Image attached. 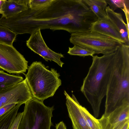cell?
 Masks as SVG:
<instances>
[{
	"instance_id": "cell-11",
	"label": "cell",
	"mask_w": 129,
	"mask_h": 129,
	"mask_svg": "<svg viewBox=\"0 0 129 129\" xmlns=\"http://www.w3.org/2000/svg\"><path fill=\"white\" fill-rule=\"evenodd\" d=\"M105 11L109 21L119 33L125 44L129 45V28L124 22L122 14L112 10L109 6L106 7Z\"/></svg>"
},
{
	"instance_id": "cell-19",
	"label": "cell",
	"mask_w": 129,
	"mask_h": 129,
	"mask_svg": "<svg viewBox=\"0 0 129 129\" xmlns=\"http://www.w3.org/2000/svg\"><path fill=\"white\" fill-rule=\"evenodd\" d=\"M16 36L9 28L0 25V43L13 45Z\"/></svg>"
},
{
	"instance_id": "cell-15",
	"label": "cell",
	"mask_w": 129,
	"mask_h": 129,
	"mask_svg": "<svg viewBox=\"0 0 129 129\" xmlns=\"http://www.w3.org/2000/svg\"><path fill=\"white\" fill-rule=\"evenodd\" d=\"M90 8L98 19L107 17L105 8L107 4L105 0H83Z\"/></svg>"
},
{
	"instance_id": "cell-1",
	"label": "cell",
	"mask_w": 129,
	"mask_h": 129,
	"mask_svg": "<svg viewBox=\"0 0 129 129\" xmlns=\"http://www.w3.org/2000/svg\"><path fill=\"white\" fill-rule=\"evenodd\" d=\"M97 17L83 0H54L38 10L28 9L11 17L10 25L16 35L39 29L62 30L70 33L90 31Z\"/></svg>"
},
{
	"instance_id": "cell-25",
	"label": "cell",
	"mask_w": 129,
	"mask_h": 129,
	"mask_svg": "<svg viewBox=\"0 0 129 129\" xmlns=\"http://www.w3.org/2000/svg\"><path fill=\"white\" fill-rule=\"evenodd\" d=\"M16 104H12L6 105L0 108V116L2 115L12 108L15 106Z\"/></svg>"
},
{
	"instance_id": "cell-2",
	"label": "cell",
	"mask_w": 129,
	"mask_h": 129,
	"mask_svg": "<svg viewBox=\"0 0 129 129\" xmlns=\"http://www.w3.org/2000/svg\"><path fill=\"white\" fill-rule=\"evenodd\" d=\"M92 57V64L80 90L90 105L93 116L97 118L113 70L115 54L114 51L101 57Z\"/></svg>"
},
{
	"instance_id": "cell-3",
	"label": "cell",
	"mask_w": 129,
	"mask_h": 129,
	"mask_svg": "<svg viewBox=\"0 0 129 129\" xmlns=\"http://www.w3.org/2000/svg\"><path fill=\"white\" fill-rule=\"evenodd\" d=\"M113 70L108 85L106 117L116 109L129 104V45L122 44L115 51Z\"/></svg>"
},
{
	"instance_id": "cell-8",
	"label": "cell",
	"mask_w": 129,
	"mask_h": 129,
	"mask_svg": "<svg viewBox=\"0 0 129 129\" xmlns=\"http://www.w3.org/2000/svg\"><path fill=\"white\" fill-rule=\"evenodd\" d=\"M33 96L25 78L18 83L0 90V108L12 104H25Z\"/></svg>"
},
{
	"instance_id": "cell-20",
	"label": "cell",
	"mask_w": 129,
	"mask_h": 129,
	"mask_svg": "<svg viewBox=\"0 0 129 129\" xmlns=\"http://www.w3.org/2000/svg\"><path fill=\"white\" fill-rule=\"evenodd\" d=\"M80 109L86 123L90 129H100L98 119L92 115L85 107L80 106Z\"/></svg>"
},
{
	"instance_id": "cell-4",
	"label": "cell",
	"mask_w": 129,
	"mask_h": 129,
	"mask_svg": "<svg viewBox=\"0 0 129 129\" xmlns=\"http://www.w3.org/2000/svg\"><path fill=\"white\" fill-rule=\"evenodd\" d=\"M24 74L34 97L43 101L53 96L61 85L60 75L55 69H47L41 62L35 61Z\"/></svg>"
},
{
	"instance_id": "cell-9",
	"label": "cell",
	"mask_w": 129,
	"mask_h": 129,
	"mask_svg": "<svg viewBox=\"0 0 129 129\" xmlns=\"http://www.w3.org/2000/svg\"><path fill=\"white\" fill-rule=\"evenodd\" d=\"M27 46L31 50L42 57L46 61H52L62 67L64 63L60 58L63 55L50 49L46 44L42 36L41 30L39 29L32 33L26 41Z\"/></svg>"
},
{
	"instance_id": "cell-17",
	"label": "cell",
	"mask_w": 129,
	"mask_h": 129,
	"mask_svg": "<svg viewBox=\"0 0 129 129\" xmlns=\"http://www.w3.org/2000/svg\"><path fill=\"white\" fill-rule=\"evenodd\" d=\"M23 79L20 76L10 75L0 70V90L15 85Z\"/></svg>"
},
{
	"instance_id": "cell-23",
	"label": "cell",
	"mask_w": 129,
	"mask_h": 129,
	"mask_svg": "<svg viewBox=\"0 0 129 129\" xmlns=\"http://www.w3.org/2000/svg\"><path fill=\"white\" fill-rule=\"evenodd\" d=\"M109 5L111 9L113 11L118 8L121 9L125 6H129V0H105Z\"/></svg>"
},
{
	"instance_id": "cell-22",
	"label": "cell",
	"mask_w": 129,
	"mask_h": 129,
	"mask_svg": "<svg viewBox=\"0 0 129 129\" xmlns=\"http://www.w3.org/2000/svg\"><path fill=\"white\" fill-rule=\"evenodd\" d=\"M54 0H28V8L38 10L49 6Z\"/></svg>"
},
{
	"instance_id": "cell-24",
	"label": "cell",
	"mask_w": 129,
	"mask_h": 129,
	"mask_svg": "<svg viewBox=\"0 0 129 129\" xmlns=\"http://www.w3.org/2000/svg\"><path fill=\"white\" fill-rule=\"evenodd\" d=\"M23 112H20L17 114L12 123L10 129H18V126L21 118Z\"/></svg>"
},
{
	"instance_id": "cell-6",
	"label": "cell",
	"mask_w": 129,
	"mask_h": 129,
	"mask_svg": "<svg viewBox=\"0 0 129 129\" xmlns=\"http://www.w3.org/2000/svg\"><path fill=\"white\" fill-rule=\"evenodd\" d=\"M70 41L74 45L103 55L114 52L123 44L108 36L91 31L72 33Z\"/></svg>"
},
{
	"instance_id": "cell-26",
	"label": "cell",
	"mask_w": 129,
	"mask_h": 129,
	"mask_svg": "<svg viewBox=\"0 0 129 129\" xmlns=\"http://www.w3.org/2000/svg\"><path fill=\"white\" fill-rule=\"evenodd\" d=\"M121 9L123 11L125 14L127 21V24H126L128 28H129V6H126L123 8Z\"/></svg>"
},
{
	"instance_id": "cell-12",
	"label": "cell",
	"mask_w": 129,
	"mask_h": 129,
	"mask_svg": "<svg viewBox=\"0 0 129 129\" xmlns=\"http://www.w3.org/2000/svg\"><path fill=\"white\" fill-rule=\"evenodd\" d=\"M90 31L108 36L125 44L120 34L111 24L107 17L98 19L92 24Z\"/></svg>"
},
{
	"instance_id": "cell-5",
	"label": "cell",
	"mask_w": 129,
	"mask_h": 129,
	"mask_svg": "<svg viewBox=\"0 0 129 129\" xmlns=\"http://www.w3.org/2000/svg\"><path fill=\"white\" fill-rule=\"evenodd\" d=\"M25 104L18 129H50L53 106H47L33 96Z\"/></svg>"
},
{
	"instance_id": "cell-13",
	"label": "cell",
	"mask_w": 129,
	"mask_h": 129,
	"mask_svg": "<svg viewBox=\"0 0 129 129\" xmlns=\"http://www.w3.org/2000/svg\"><path fill=\"white\" fill-rule=\"evenodd\" d=\"M28 8V0H5L2 17L8 18L26 10Z\"/></svg>"
},
{
	"instance_id": "cell-21",
	"label": "cell",
	"mask_w": 129,
	"mask_h": 129,
	"mask_svg": "<svg viewBox=\"0 0 129 129\" xmlns=\"http://www.w3.org/2000/svg\"><path fill=\"white\" fill-rule=\"evenodd\" d=\"M69 48L67 53L71 55H78L83 57L88 56L92 57L95 54L93 51L76 45H74L72 47H69Z\"/></svg>"
},
{
	"instance_id": "cell-10",
	"label": "cell",
	"mask_w": 129,
	"mask_h": 129,
	"mask_svg": "<svg viewBox=\"0 0 129 129\" xmlns=\"http://www.w3.org/2000/svg\"><path fill=\"white\" fill-rule=\"evenodd\" d=\"M66 104L73 129H90L88 126L80 109V104L75 95L71 97L64 91Z\"/></svg>"
},
{
	"instance_id": "cell-7",
	"label": "cell",
	"mask_w": 129,
	"mask_h": 129,
	"mask_svg": "<svg viewBox=\"0 0 129 129\" xmlns=\"http://www.w3.org/2000/svg\"><path fill=\"white\" fill-rule=\"evenodd\" d=\"M28 63L13 45L0 43V68L10 74H24Z\"/></svg>"
},
{
	"instance_id": "cell-18",
	"label": "cell",
	"mask_w": 129,
	"mask_h": 129,
	"mask_svg": "<svg viewBox=\"0 0 129 129\" xmlns=\"http://www.w3.org/2000/svg\"><path fill=\"white\" fill-rule=\"evenodd\" d=\"M98 120L100 129H129V119L118 123L111 124L103 115Z\"/></svg>"
},
{
	"instance_id": "cell-27",
	"label": "cell",
	"mask_w": 129,
	"mask_h": 129,
	"mask_svg": "<svg viewBox=\"0 0 129 129\" xmlns=\"http://www.w3.org/2000/svg\"><path fill=\"white\" fill-rule=\"evenodd\" d=\"M55 127L56 129H67L66 126L63 121L56 124Z\"/></svg>"
},
{
	"instance_id": "cell-16",
	"label": "cell",
	"mask_w": 129,
	"mask_h": 129,
	"mask_svg": "<svg viewBox=\"0 0 129 129\" xmlns=\"http://www.w3.org/2000/svg\"><path fill=\"white\" fill-rule=\"evenodd\" d=\"M22 105L17 104L0 116V129H10L18 110Z\"/></svg>"
},
{
	"instance_id": "cell-14",
	"label": "cell",
	"mask_w": 129,
	"mask_h": 129,
	"mask_svg": "<svg viewBox=\"0 0 129 129\" xmlns=\"http://www.w3.org/2000/svg\"><path fill=\"white\" fill-rule=\"evenodd\" d=\"M106 117L108 121L111 124L118 123L129 119V104L117 108Z\"/></svg>"
},
{
	"instance_id": "cell-28",
	"label": "cell",
	"mask_w": 129,
	"mask_h": 129,
	"mask_svg": "<svg viewBox=\"0 0 129 129\" xmlns=\"http://www.w3.org/2000/svg\"><path fill=\"white\" fill-rule=\"evenodd\" d=\"M5 0H0V14H2V7Z\"/></svg>"
}]
</instances>
